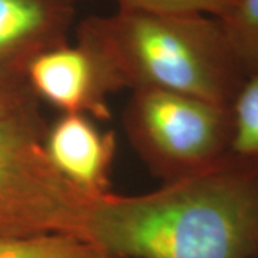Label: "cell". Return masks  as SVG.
Instances as JSON below:
<instances>
[{"instance_id": "obj_3", "label": "cell", "mask_w": 258, "mask_h": 258, "mask_svg": "<svg viewBox=\"0 0 258 258\" xmlns=\"http://www.w3.org/2000/svg\"><path fill=\"white\" fill-rule=\"evenodd\" d=\"M39 103L0 118V235L85 240L93 197L66 181L47 158Z\"/></svg>"}, {"instance_id": "obj_11", "label": "cell", "mask_w": 258, "mask_h": 258, "mask_svg": "<svg viewBox=\"0 0 258 258\" xmlns=\"http://www.w3.org/2000/svg\"><path fill=\"white\" fill-rule=\"evenodd\" d=\"M238 0H118V9L147 13H201L224 19Z\"/></svg>"}, {"instance_id": "obj_2", "label": "cell", "mask_w": 258, "mask_h": 258, "mask_svg": "<svg viewBox=\"0 0 258 258\" xmlns=\"http://www.w3.org/2000/svg\"><path fill=\"white\" fill-rule=\"evenodd\" d=\"M75 33L108 64L120 91L161 89L230 106L247 78L221 20L208 15L118 9L85 18Z\"/></svg>"}, {"instance_id": "obj_6", "label": "cell", "mask_w": 258, "mask_h": 258, "mask_svg": "<svg viewBox=\"0 0 258 258\" xmlns=\"http://www.w3.org/2000/svg\"><path fill=\"white\" fill-rule=\"evenodd\" d=\"M72 0H0V88H28L32 60L69 42Z\"/></svg>"}, {"instance_id": "obj_13", "label": "cell", "mask_w": 258, "mask_h": 258, "mask_svg": "<svg viewBox=\"0 0 258 258\" xmlns=\"http://www.w3.org/2000/svg\"><path fill=\"white\" fill-rule=\"evenodd\" d=\"M72 2H78V0H72Z\"/></svg>"}, {"instance_id": "obj_4", "label": "cell", "mask_w": 258, "mask_h": 258, "mask_svg": "<svg viewBox=\"0 0 258 258\" xmlns=\"http://www.w3.org/2000/svg\"><path fill=\"white\" fill-rule=\"evenodd\" d=\"M128 141L164 184L210 168L230 151L231 112L197 96L132 91L123 112Z\"/></svg>"}, {"instance_id": "obj_5", "label": "cell", "mask_w": 258, "mask_h": 258, "mask_svg": "<svg viewBox=\"0 0 258 258\" xmlns=\"http://www.w3.org/2000/svg\"><path fill=\"white\" fill-rule=\"evenodd\" d=\"M26 83L39 102H46L60 113L95 120L111 119V96L120 92L108 64L79 39L36 56L29 64Z\"/></svg>"}, {"instance_id": "obj_10", "label": "cell", "mask_w": 258, "mask_h": 258, "mask_svg": "<svg viewBox=\"0 0 258 258\" xmlns=\"http://www.w3.org/2000/svg\"><path fill=\"white\" fill-rule=\"evenodd\" d=\"M220 20L245 74H258V0H238Z\"/></svg>"}, {"instance_id": "obj_8", "label": "cell", "mask_w": 258, "mask_h": 258, "mask_svg": "<svg viewBox=\"0 0 258 258\" xmlns=\"http://www.w3.org/2000/svg\"><path fill=\"white\" fill-rule=\"evenodd\" d=\"M0 258H109L89 241L60 234L0 235Z\"/></svg>"}, {"instance_id": "obj_9", "label": "cell", "mask_w": 258, "mask_h": 258, "mask_svg": "<svg viewBox=\"0 0 258 258\" xmlns=\"http://www.w3.org/2000/svg\"><path fill=\"white\" fill-rule=\"evenodd\" d=\"M230 154L258 165V74L247 75L230 105Z\"/></svg>"}, {"instance_id": "obj_1", "label": "cell", "mask_w": 258, "mask_h": 258, "mask_svg": "<svg viewBox=\"0 0 258 258\" xmlns=\"http://www.w3.org/2000/svg\"><path fill=\"white\" fill-rule=\"evenodd\" d=\"M85 240L109 258H258V165L228 152L149 192L93 197Z\"/></svg>"}, {"instance_id": "obj_12", "label": "cell", "mask_w": 258, "mask_h": 258, "mask_svg": "<svg viewBox=\"0 0 258 258\" xmlns=\"http://www.w3.org/2000/svg\"><path fill=\"white\" fill-rule=\"evenodd\" d=\"M37 101L29 88H0V118Z\"/></svg>"}, {"instance_id": "obj_7", "label": "cell", "mask_w": 258, "mask_h": 258, "mask_svg": "<svg viewBox=\"0 0 258 258\" xmlns=\"http://www.w3.org/2000/svg\"><path fill=\"white\" fill-rule=\"evenodd\" d=\"M43 145L56 171L78 189L91 197L111 192L115 132L102 131L89 116L60 113L47 123Z\"/></svg>"}]
</instances>
